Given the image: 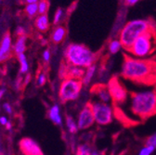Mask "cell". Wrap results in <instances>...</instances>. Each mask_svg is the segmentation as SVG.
<instances>
[{"label":"cell","mask_w":156,"mask_h":155,"mask_svg":"<svg viewBox=\"0 0 156 155\" xmlns=\"http://www.w3.org/2000/svg\"><path fill=\"white\" fill-rule=\"evenodd\" d=\"M121 76L124 79L135 84L155 87L156 61L151 59H138L125 54Z\"/></svg>","instance_id":"cell-1"},{"label":"cell","mask_w":156,"mask_h":155,"mask_svg":"<svg viewBox=\"0 0 156 155\" xmlns=\"http://www.w3.org/2000/svg\"><path fill=\"white\" fill-rule=\"evenodd\" d=\"M130 110L135 117L144 121L156 114V88L130 93Z\"/></svg>","instance_id":"cell-2"},{"label":"cell","mask_w":156,"mask_h":155,"mask_svg":"<svg viewBox=\"0 0 156 155\" xmlns=\"http://www.w3.org/2000/svg\"><path fill=\"white\" fill-rule=\"evenodd\" d=\"M150 30H155L151 22L145 19H136L126 23L119 32V41L126 50H128L138 37Z\"/></svg>","instance_id":"cell-3"},{"label":"cell","mask_w":156,"mask_h":155,"mask_svg":"<svg viewBox=\"0 0 156 155\" xmlns=\"http://www.w3.org/2000/svg\"><path fill=\"white\" fill-rule=\"evenodd\" d=\"M67 64L87 69L95 64L97 55L82 44H70L65 50Z\"/></svg>","instance_id":"cell-4"},{"label":"cell","mask_w":156,"mask_h":155,"mask_svg":"<svg viewBox=\"0 0 156 155\" xmlns=\"http://www.w3.org/2000/svg\"><path fill=\"white\" fill-rule=\"evenodd\" d=\"M156 50V31L150 30L135 40L127 50L130 56L138 59H148Z\"/></svg>","instance_id":"cell-5"},{"label":"cell","mask_w":156,"mask_h":155,"mask_svg":"<svg viewBox=\"0 0 156 155\" xmlns=\"http://www.w3.org/2000/svg\"><path fill=\"white\" fill-rule=\"evenodd\" d=\"M82 86L83 84L80 80L70 78L63 79L60 86V91H58V96H60L61 100L63 103L75 100L80 95Z\"/></svg>","instance_id":"cell-6"},{"label":"cell","mask_w":156,"mask_h":155,"mask_svg":"<svg viewBox=\"0 0 156 155\" xmlns=\"http://www.w3.org/2000/svg\"><path fill=\"white\" fill-rule=\"evenodd\" d=\"M95 123L99 125H108L113 119V109L109 103L96 101L90 103Z\"/></svg>","instance_id":"cell-7"},{"label":"cell","mask_w":156,"mask_h":155,"mask_svg":"<svg viewBox=\"0 0 156 155\" xmlns=\"http://www.w3.org/2000/svg\"><path fill=\"white\" fill-rule=\"evenodd\" d=\"M106 86L111 96V100H112L114 105L123 104L126 101L128 92L118 76H112Z\"/></svg>","instance_id":"cell-8"},{"label":"cell","mask_w":156,"mask_h":155,"mask_svg":"<svg viewBox=\"0 0 156 155\" xmlns=\"http://www.w3.org/2000/svg\"><path fill=\"white\" fill-rule=\"evenodd\" d=\"M94 124H95V120H94L91 105L89 102L84 106L82 111L78 114L76 125H77L78 129L85 130V129L91 127Z\"/></svg>","instance_id":"cell-9"},{"label":"cell","mask_w":156,"mask_h":155,"mask_svg":"<svg viewBox=\"0 0 156 155\" xmlns=\"http://www.w3.org/2000/svg\"><path fill=\"white\" fill-rule=\"evenodd\" d=\"M12 53V39L9 32H7L0 42V63H3L11 57Z\"/></svg>","instance_id":"cell-10"},{"label":"cell","mask_w":156,"mask_h":155,"mask_svg":"<svg viewBox=\"0 0 156 155\" xmlns=\"http://www.w3.org/2000/svg\"><path fill=\"white\" fill-rule=\"evenodd\" d=\"M20 148L24 155H43L39 145L29 138L23 139L20 141Z\"/></svg>","instance_id":"cell-11"},{"label":"cell","mask_w":156,"mask_h":155,"mask_svg":"<svg viewBox=\"0 0 156 155\" xmlns=\"http://www.w3.org/2000/svg\"><path fill=\"white\" fill-rule=\"evenodd\" d=\"M91 92L100 99L101 102L109 103L111 101V96L105 84H96L91 88Z\"/></svg>","instance_id":"cell-12"},{"label":"cell","mask_w":156,"mask_h":155,"mask_svg":"<svg viewBox=\"0 0 156 155\" xmlns=\"http://www.w3.org/2000/svg\"><path fill=\"white\" fill-rule=\"evenodd\" d=\"M48 117L56 125H62V118L61 110H60L58 105L55 104L49 109Z\"/></svg>","instance_id":"cell-13"},{"label":"cell","mask_w":156,"mask_h":155,"mask_svg":"<svg viewBox=\"0 0 156 155\" xmlns=\"http://www.w3.org/2000/svg\"><path fill=\"white\" fill-rule=\"evenodd\" d=\"M34 25L36 29L40 32H46L49 28V20H48V16L47 14L43 15H39L35 18V22Z\"/></svg>","instance_id":"cell-14"},{"label":"cell","mask_w":156,"mask_h":155,"mask_svg":"<svg viewBox=\"0 0 156 155\" xmlns=\"http://www.w3.org/2000/svg\"><path fill=\"white\" fill-rule=\"evenodd\" d=\"M65 36H66L65 27L58 25V26L54 28V30L51 33V40L53 43L58 44V43H62L64 40Z\"/></svg>","instance_id":"cell-15"},{"label":"cell","mask_w":156,"mask_h":155,"mask_svg":"<svg viewBox=\"0 0 156 155\" xmlns=\"http://www.w3.org/2000/svg\"><path fill=\"white\" fill-rule=\"evenodd\" d=\"M26 42H27V37H26V35L18 36V38H17V40H16L14 46H12V48H13L14 53H16L17 55L24 53V51L26 49Z\"/></svg>","instance_id":"cell-16"},{"label":"cell","mask_w":156,"mask_h":155,"mask_svg":"<svg viewBox=\"0 0 156 155\" xmlns=\"http://www.w3.org/2000/svg\"><path fill=\"white\" fill-rule=\"evenodd\" d=\"M96 71H97V66H96V64H93V65H91L90 67L87 68V70L85 71V74H84L83 78H82V80H81V82H82V84H83L84 86H87V85L90 84L92 78H93L94 75H95V73H96Z\"/></svg>","instance_id":"cell-17"},{"label":"cell","mask_w":156,"mask_h":155,"mask_svg":"<svg viewBox=\"0 0 156 155\" xmlns=\"http://www.w3.org/2000/svg\"><path fill=\"white\" fill-rule=\"evenodd\" d=\"M18 59L20 65H21V73H26L29 71V64L27 61V57L24 53L18 55Z\"/></svg>","instance_id":"cell-18"},{"label":"cell","mask_w":156,"mask_h":155,"mask_svg":"<svg viewBox=\"0 0 156 155\" xmlns=\"http://www.w3.org/2000/svg\"><path fill=\"white\" fill-rule=\"evenodd\" d=\"M122 48V45L119 41V39H112L110 41L108 45V50L111 54H116L118 53Z\"/></svg>","instance_id":"cell-19"},{"label":"cell","mask_w":156,"mask_h":155,"mask_svg":"<svg viewBox=\"0 0 156 155\" xmlns=\"http://www.w3.org/2000/svg\"><path fill=\"white\" fill-rule=\"evenodd\" d=\"M25 13L29 18H34L38 13L37 4H26L25 6Z\"/></svg>","instance_id":"cell-20"},{"label":"cell","mask_w":156,"mask_h":155,"mask_svg":"<svg viewBox=\"0 0 156 155\" xmlns=\"http://www.w3.org/2000/svg\"><path fill=\"white\" fill-rule=\"evenodd\" d=\"M66 125H67V128H68L70 133H72V134L77 133L78 127H77V125H76L75 121L73 120V118L72 117V116H67V118H66Z\"/></svg>","instance_id":"cell-21"},{"label":"cell","mask_w":156,"mask_h":155,"mask_svg":"<svg viewBox=\"0 0 156 155\" xmlns=\"http://www.w3.org/2000/svg\"><path fill=\"white\" fill-rule=\"evenodd\" d=\"M49 3L48 0H39V2L37 3V8H38V14L43 15L47 14L48 10Z\"/></svg>","instance_id":"cell-22"},{"label":"cell","mask_w":156,"mask_h":155,"mask_svg":"<svg viewBox=\"0 0 156 155\" xmlns=\"http://www.w3.org/2000/svg\"><path fill=\"white\" fill-rule=\"evenodd\" d=\"M91 150H92L88 144H83L77 148L76 155H90Z\"/></svg>","instance_id":"cell-23"},{"label":"cell","mask_w":156,"mask_h":155,"mask_svg":"<svg viewBox=\"0 0 156 155\" xmlns=\"http://www.w3.org/2000/svg\"><path fill=\"white\" fill-rule=\"evenodd\" d=\"M155 149L152 146L150 145H145L139 152V155H151L154 152Z\"/></svg>","instance_id":"cell-24"},{"label":"cell","mask_w":156,"mask_h":155,"mask_svg":"<svg viewBox=\"0 0 156 155\" xmlns=\"http://www.w3.org/2000/svg\"><path fill=\"white\" fill-rule=\"evenodd\" d=\"M62 15H63V10L62 9H58L55 12V15H54V19H53V23L55 25H57L58 23L61 22L62 18Z\"/></svg>","instance_id":"cell-25"},{"label":"cell","mask_w":156,"mask_h":155,"mask_svg":"<svg viewBox=\"0 0 156 155\" xmlns=\"http://www.w3.org/2000/svg\"><path fill=\"white\" fill-rule=\"evenodd\" d=\"M145 143H146V145L152 146L154 149H156V133H154L151 136H150V137L146 139Z\"/></svg>","instance_id":"cell-26"},{"label":"cell","mask_w":156,"mask_h":155,"mask_svg":"<svg viewBox=\"0 0 156 155\" xmlns=\"http://www.w3.org/2000/svg\"><path fill=\"white\" fill-rule=\"evenodd\" d=\"M46 82H47V76H46V74L44 72L39 74L38 77H37V85L39 86H44L46 84Z\"/></svg>","instance_id":"cell-27"},{"label":"cell","mask_w":156,"mask_h":155,"mask_svg":"<svg viewBox=\"0 0 156 155\" xmlns=\"http://www.w3.org/2000/svg\"><path fill=\"white\" fill-rule=\"evenodd\" d=\"M16 34L18 36H22V35H25V29L22 26H19L16 29Z\"/></svg>","instance_id":"cell-28"},{"label":"cell","mask_w":156,"mask_h":155,"mask_svg":"<svg viewBox=\"0 0 156 155\" xmlns=\"http://www.w3.org/2000/svg\"><path fill=\"white\" fill-rule=\"evenodd\" d=\"M43 60L46 62H49V60H50V52H49L48 49H47V50H45L43 52Z\"/></svg>","instance_id":"cell-29"},{"label":"cell","mask_w":156,"mask_h":155,"mask_svg":"<svg viewBox=\"0 0 156 155\" xmlns=\"http://www.w3.org/2000/svg\"><path fill=\"white\" fill-rule=\"evenodd\" d=\"M140 0H124V2L126 6L131 7V6H135L136 3H139Z\"/></svg>","instance_id":"cell-30"},{"label":"cell","mask_w":156,"mask_h":155,"mask_svg":"<svg viewBox=\"0 0 156 155\" xmlns=\"http://www.w3.org/2000/svg\"><path fill=\"white\" fill-rule=\"evenodd\" d=\"M3 109H4V111L7 113H9V114H11L12 113V108H11V106L9 103H4L3 104Z\"/></svg>","instance_id":"cell-31"},{"label":"cell","mask_w":156,"mask_h":155,"mask_svg":"<svg viewBox=\"0 0 156 155\" xmlns=\"http://www.w3.org/2000/svg\"><path fill=\"white\" fill-rule=\"evenodd\" d=\"M8 122L9 121H8V118L6 117V116H1V117H0V124H1L2 125H6Z\"/></svg>","instance_id":"cell-32"},{"label":"cell","mask_w":156,"mask_h":155,"mask_svg":"<svg viewBox=\"0 0 156 155\" xmlns=\"http://www.w3.org/2000/svg\"><path fill=\"white\" fill-rule=\"evenodd\" d=\"M26 4H37L39 0H24Z\"/></svg>","instance_id":"cell-33"},{"label":"cell","mask_w":156,"mask_h":155,"mask_svg":"<svg viewBox=\"0 0 156 155\" xmlns=\"http://www.w3.org/2000/svg\"><path fill=\"white\" fill-rule=\"evenodd\" d=\"M90 155H101V154L100 151H98V150H92Z\"/></svg>","instance_id":"cell-34"},{"label":"cell","mask_w":156,"mask_h":155,"mask_svg":"<svg viewBox=\"0 0 156 155\" xmlns=\"http://www.w3.org/2000/svg\"><path fill=\"white\" fill-rule=\"evenodd\" d=\"M5 92H6V89H5V88H2V89H0V100L2 99V97L4 96Z\"/></svg>","instance_id":"cell-35"},{"label":"cell","mask_w":156,"mask_h":155,"mask_svg":"<svg viewBox=\"0 0 156 155\" xmlns=\"http://www.w3.org/2000/svg\"><path fill=\"white\" fill-rule=\"evenodd\" d=\"M11 127H12V125H11V123L9 121V122L7 123V125H6V128H7L8 130H10V129H11Z\"/></svg>","instance_id":"cell-36"}]
</instances>
